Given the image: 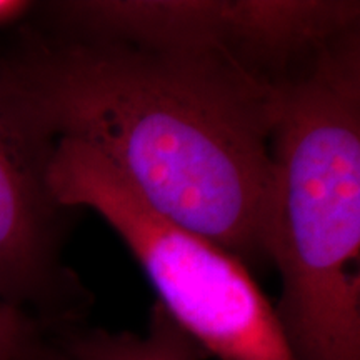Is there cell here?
<instances>
[{"instance_id":"cell-1","label":"cell","mask_w":360,"mask_h":360,"mask_svg":"<svg viewBox=\"0 0 360 360\" xmlns=\"http://www.w3.org/2000/svg\"><path fill=\"white\" fill-rule=\"evenodd\" d=\"M0 57L25 109L56 141L92 148L152 209L249 269L270 264L276 87L210 53L32 27Z\"/></svg>"},{"instance_id":"cell-2","label":"cell","mask_w":360,"mask_h":360,"mask_svg":"<svg viewBox=\"0 0 360 360\" xmlns=\"http://www.w3.org/2000/svg\"><path fill=\"white\" fill-rule=\"evenodd\" d=\"M269 262L292 360H360V30L276 85Z\"/></svg>"},{"instance_id":"cell-3","label":"cell","mask_w":360,"mask_h":360,"mask_svg":"<svg viewBox=\"0 0 360 360\" xmlns=\"http://www.w3.org/2000/svg\"><path fill=\"white\" fill-rule=\"evenodd\" d=\"M49 186L67 209L94 210L114 229L157 292V304L205 355L292 360L274 304L250 269L152 209L97 152L57 141Z\"/></svg>"},{"instance_id":"cell-4","label":"cell","mask_w":360,"mask_h":360,"mask_svg":"<svg viewBox=\"0 0 360 360\" xmlns=\"http://www.w3.org/2000/svg\"><path fill=\"white\" fill-rule=\"evenodd\" d=\"M56 143L25 109L0 57V300L60 332L84 323L90 299L62 259L75 210L49 186Z\"/></svg>"},{"instance_id":"cell-5","label":"cell","mask_w":360,"mask_h":360,"mask_svg":"<svg viewBox=\"0 0 360 360\" xmlns=\"http://www.w3.org/2000/svg\"><path fill=\"white\" fill-rule=\"evenodd\" d=\"M57 344L67 360H204L205 352L154 304L146 334L84 323L62 328Z\"/></svg>"},{"instance_id":"cell-6","label":"cell","mask_w":360,"mask_h":360,"mask_svg":"<svg viewBox=\"0 0 360 360\" xmlns=\"http://www.w3.org/2000/svg\"><path fill=\"white\" fill-rule=\"evenodd\" d=\"M0 360H67L57 332L0 300Z\"/></svg>"},{"instance_id":"cell-7","label":"cell","mask_w":360,"mask_h":360,"mask_svg":"<svg viewBox=\"0 0 360 360\" xmlns=\"http://www.w3.org/2000/svg\"><path fill=\"white\" fill-rule=\"evenodd\" d=\"M35 11L37 4L29 0H0V29L20 24Z\"/></svg>"}]
</instances>
